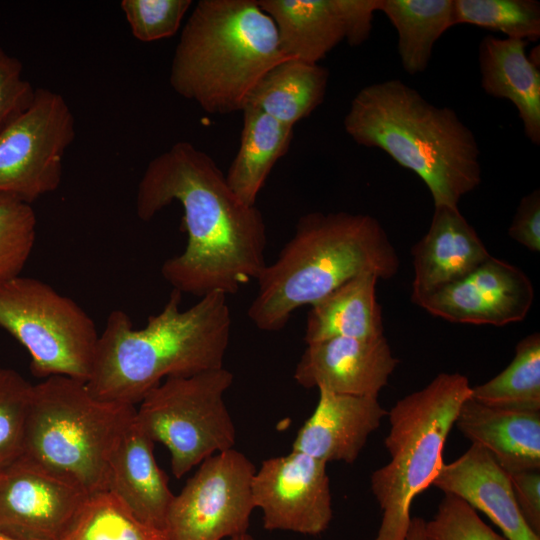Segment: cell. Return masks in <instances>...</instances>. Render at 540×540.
<instances>
[{"instance_id": "6da1fadb", "label": "cell", "mask_w": 540, "mask_h": 540, "mask_svg": "<svg viewBox=\"0 0 540 540\" xmlns=\"http://www.w3.org/2000/svg\"><path fill=\"white\" fill-rule=\"evenodd\" d=\"M178 202L185 250L164 261L163 278L180 293L203 297L235 294L266 266V224L261 211L245 204L204 151L178 141L147 165L137 188L136 213L151 220Z\"/></svg>"}, {"instance_id": "7402d4cb", "label": "cell", "mask_w": 540, "mask_h": 540, "mask_svg": "<svg viewBox=\"0 0 540 540\" xmlns=\"http://www.w3.org/2000/svg\"><path fill=\"white\" fill-rule=\"evenodd\" d=\"M529 43L485 36L479 43L481 86L493 97L512 102L526 137L540 144V70L526 53Z\"/></svg>"}, {"instance_id": "836d02e7", "label": "cell", "mask_w": 540, "mask_h": 540, "mask_svg": "<svg viewBox=\"0 0 540 540\" xmlns=\"http://www.w3.org/2000/svg\"><path fill=\"white\" fill-rule=\"evenodd\" d=\"M35 90L21 61L0 46V131L30 106Z\"/></svg>"}, {"instance_id": "3957f363", "label": "cell", "mask_w": 540, "mask_h": 540, "mask_svg": "<svg viewBox=\"0 0 540 540\" xmlns=\"http://www.w3.org/2000/svg\"><path fill=\"white\" fill-rule=\"evenodd\" d=\"M343 123L357 144L383 150L418 175L434 206L458 207L481 183L480 149L473 132L453 109L431 104L401 80L362 88Z\"/></svg>"}, {"instance_id": "7c38bea8", "label": "cell", "mask_w": 540, "mask_h": 540, "mask_svg": "<svg viewBox=\"0 0 540 540\" xmlns=\"http://www.w3.org/2000/svg\"><path fill=\"white\" fill-rule=\"evenodd\" d=\"M252 498L270 531L316 536L333 517L327 463L295 450L262 462L252 479Z\"/></svg>"}, {"instance_id": "d6a6232c", "label": "cell", "mask_w": 540, "mask_h": 540, "mask_svg": "<svg viewBox=\"0 0 540 540\" xmlns=\"http://www.w3.org/2000/svg\"><path fill=\"white\" fill-rule=\"evenodd\" d=\"M425 529L429 540H507L489 527L473 507L452 494L444 495Z\"/></svg>"}, {"instance_id": "4316f807", "label": "cell", "mask_w": 540, "mask_h": 540, "mask_svg": "<svg viewBox=\"0 0 540 540\" xmlns=\"http://www.w3.org/2000/svg\"><path fill=\"white\" fill-rule=\"evenodd\" d=\"M470 397L494 408L540 412V334L519 341L510 364L489 381L471 387Z\"/></svg>"}, {"instance_id": "4fadbf2b", "label": "cell", "mask_w": 540, "mask_h": 540, "mask_svg": "<svg viewBox=\"0 0 540 540\" xmlns=\"http://www.w3.org/2000/svg\"><path fill=\"white\" fill-rule=\"evenodd\" d=\"M88 494L19 456L0 470V532L23 540H62Z\"/></svg>"}, {"instance_id": "8d00e7d4", "label": "cell", "mask_w": 540, "mask_h": 540, "mask_svg": "<svg viewBox=\"0 0 540 540\" xmlns=\"http://www.w3.org/2000/svg\"><path fill=\"white\" fill-rule=\"evenodd\" d=\"M426 521L420 517L411 518L404 540H429L425 529Z\"/></svg>"}, {"instance_id": "f35d334b", "label": "cell", "mask_w": 540, "mask_h": 540, "mask_svg": "<svg viewBox=\"0 0 540 540\" xmlns=\"http://www.w3.org/2000/svg\"><path fill=\"white\" fill-rule=\"evenodd\" d=\"M0 540H23V539L14 538L0 532Z\"/></svg>"}, {"instance_id": "9a60e30c", "label": "cell", "mask_w": 540, "mask_h": 540, "mask_svg": "<svg viewBox=\"0 0 540 540\" xmlns=\"http://www.w3.org/2000/svg\"><path fill=\"white\" fill-rule=\"evenodd\" d=\"M274 21L282 51L318 63L341 41L365 42L380 0H257Z\"/></svg>"}, {"instance_id": "4dcf8cb0", "label": "cell", "mask_w": 540, "mask_h": 540, "mask_svg": "<svg viewBox=\"0 0 540 540\" xmlns=\"http://www.w3.org/2000/svg\"><path fill=\"white\" fill-rule=\"evenodd\" d=\"M32 391L19 372L0 366V470L22 454Z\"/></svg>"}, {"instance_id": "e0dca14e", "label": "cell", "mask_w": 540, "mask_h": 540, "mask_svg": "<svg viewBox=\"0 0 540 540\" xmlns=\"http://www.w3.org/2000/svg\"><path fill=\"white\" fill-rule=\"evenodd\" d=\"M387 414L378 397L319 389L316 408L299 429L292 450L327 464H353Z\"/></svg>"}, {"instance_id": "1f68e13d", "label": "cell", "mask_w": 540, "mask_h": 540, "mask_svg": "<svg viewBox=\"0 0 540 540\" xmlns=\"http://www.w3.org/2000/svg\"><path fill=\"white\" fill-rule=\"evenodd\" d=\"M191 5V0H122L120 3L131 33L141 42L175 35Z\"/></svg>"}, {"instance_id": "f1b7e54d", "label": "cell", "mask_w": 540, "mask_h": 540, "mask_svg": "<svg viewBox=\"0 0 540 540\" xmlns=\"http://www.w3.org/2000/svg\"><path fill=\"white\" fill-rule=\"evenodd\" d=\"M455 22L499 31L512 39L540 38V2L536 0H454Z\"/></svg>"}, {"instance_id": "603a6c76", "label": "cell", "mask_w": 540, "mask_h": 540, "mask_svg": "<svg viewBox=\"0 0 540 540\" xmlns=\"http://www.w3.org/2000/svg\"><path fill=\"white\" fill-rule=\"evenodd\" d=\"M378 277L365 273L352 278L310 306L304 341L336 337L373 339L384 336L382 308L377 300Z\"/></svg>"}, {"instance_id": "30bf717a", "label": "cell", "mask_w": 540, "mask_h": 540, "mask_svg": "<svg viewBox=\"0 0 540 540\" xmlns=\"http://www.w3.org/2000/svg\"><path fill=\"white\" fill-rule=\"evenodd\" d=\"M76 135L65 98L36 88L30 106L0 131V196L32 204L55 191Z\"/></svg>"}, {"instance_id": "8fae6325", "label": "cell", "mask_w": 540, "mask_h": 540, "mask_svg": "<svg viewBox=\"0 0 540 540\" xmlns=\"http://www.w3.org/2000/svg\"><path fill=\"white\" fill-rule=\"evenodd\" d=\"M170 505L166 540H225L246 533L255 509L254 464L232 448L207 457Z\"/></svg>"}, {"instance_id": "cb8c5ba5", "label": "cell", "mask_w": 540, "mask_h": 540, "mask_svg": "<svg viewBox=\"0 0 540 540\" xmlns=\"http://www.w3.org/2000/svg\"><path fill=\"white\" fill-rule=\"evenodd\" d=\"M328 80L327 68L289 58L265 73L250 93L246 106L294 127L323 102Z\"/></svg>"}, {"instance_id": "9c48e42d", "label": "cell", "mask_w": 540, "mask_h": 540, "mask_svg": "<svg viewBox=\"0 0 540 540\" xmlns=\"http://www.w3.org/2000/svg\"><path fill=\"white\" fill-rule=\"evenodd\" d=\"M232 383L225 367L168 377L139 403L136 419L154 442L167 447L176 478L234 448L236 429L224 400Z\"/></svg>"}, {"instance_id": "44dd1931", "label": "cell", "mask_w": 540, "mask_h": 540, "mask_svg": "<svg viewBox=\"0 0 540 540\" xmlns=\"http://www.w3.org/2000/svg\"><path fill=\"white\" fill-rule=\"evenodd\" d=\"M454 425L471 444L487 450L507 474L540 470V412L494 408L469 397Z\"/></svg>"}, {"instance_id": "484cf974", "label": "cell", "mask_w": 540, "mask_h": 540, "mask_svg": "<svg viewBox=\"0 0 540 540\" xmlns=\"http://www.w3.org/2000/svg\"><path fill=\"white\" fill-rule=\"evenodd\" d=\"M382 11L398 35V54L403 69L423 72L436 41L456 25L454 0H380Z\"/></svg>"}, {"instance_id": "5b68a950", "label": "cell", "mask_w": 540, "mask_h": 540, "mask_svg": "<svg viewBox=\"0 0 540 540\" xmlns=\"http://www.w3.org/2000/svg\"><path fill=\"white\" fill-rule=\"evenodd\" d=\"M257 0H200L182 29L169 82L210 114L242 111L259 80L289 59Z\"/></svg>"}, {"instance_id": "f546056e", "label": "cell", "mask_w": 540, "mask_h": 540, "mask_svg": "<svg viewBox=\"0 0 540 540\" xmlns=\"http://www.w3.org/2000/svg\"><path fill=\"white\" fill-rule=\"evenodd\" d=\"M31 204L0 196V284L20 276L36 240Z\"/></svg>"}, {"instance_id": "277c9868", "label": "cell", "mask_w": 540, "mask_h": 540, "mask_svg": "<svg viewBox=\"0 0 540 540\" xmlns=\"http://www.w3.org/2000/svg\"><path fill=\"white\" fill-rule=\"evenodd\" d=\"M400 260L380 222L367 214L309 212L277 258L258 276L248 317L267 332L283 329L292 313L365 273L390 279Z\"/></svg>"}, {"instance_id": "e575fe53", "label": "cell", "mask_w": 540, "mask_h": 540, "mask_svg": "<svg viewBox=\"0 0 540 540\" xmlns=\"http://www.w3.org/2000/svg\"><path fill=\"white\" fill-rule=\"evenodd\" d=\"M510 238L532 252L540 251V190L524 196L508 228Z\"/></svg>"}, {"instance_id": "d6986e66", "label": "cell", "mask_w": 540, "mask_h": 540, "mask_svg": "<svg viewBox=\"0 0 540 540\" xmlns=\"http://www.w3.org/2000/svg\"><path fill=\"white\" fill-rule=\"evenodd\" d=\"M432 486L483 512L507 540H540L520 513L509 474L484 448L471 444L456 460L444 463Z\"/></svg>"}, {"instance_id": "83f0119b", "label": "cell", "mask_w": 540, "mask_h": 540, "mask_svg": "<svg viewBox=\"0 0 540 540\" xmlns=\"http://www.w3.org/2000/svg\"><path fill=\"white\" fill-rule=\"evenodd\" d=\"M62 540H166L108 491L89 495Z\"/></svg>"}, {"instance_id": "ffe728a7", "label": "cell", "mask_w": 540, "mask_h": 540, "mask_svg": "<svg viewBox=\"0 0 540 540\" xmlns=\"http://www.w3.org/2000/svg\"><path fill=\"white\" fill-rule=\"evenodd\" d=\"M154 443L135 415L110 458L107 491L140 521L164 532L174 494L156 462Z\"/></svg>"}, {"instance_id": "7a4b0ae2", "label": "cell", "mask_w": 540, "mask_h": 540, "mask_svg": "<svg viewBox=\"0 0 540 540\" xmlns=\"http://www.w3.org/2000/svg\"><path fill=\"white\" fill-rule=\"evenodd\" d=\"M181 297L173 289L140 330L123 310L110 312L86 382L95 397L135 406L168 377L224 367L232 326L227 295L212 292L186 310Z\"/></svg>"}, {"instance_id": "2e32d148", "label": "cell", "mask_w": 540, "mask_h": 540, "mask_svg": "<svg viewBox=\"0 0 540 540\" xmlns=\"http://www.w3.org/2000/svg\"><path fill=\"white\" fill-rule=\"evenodd\" d=\"M398 363L385 336L336 337L307 344L293 377L304 388L378 397Z\"/></svg>"}, {"instance_id": "5bb4252c", "label": "cell", "mask_w": 540, "mask_h": 540, "mask_svg": "<svg viewBox=\"0 0 540 540\" xmlns=\"http://www.w3.org/2000/svg\"><path fill=\"white\" fill-rule=\"evenodd\" d=\"M534 288L518 267L490 256L464 277L414 303L452 323L505 326L530 311Z\"/></svg>"}, {"instance_id": "52a82bcc", "label": "cell", "mask_w": 540, "mask_h": 540, "mask_svg": "<svg viewBox=\"0 0 540 540\" xmlns=\"http://www.w3.org/2000/svg\"><path fill=\"white\" fill-rule=\"evenodd\" d=\"M471 396L465 375L440 373L424 388L399 399L387 416L384 445L389 462L370 479L382 512L373 540H404L413 499L432 485L443 449L462 404Z\"/></svg>"}, {"instance_id": "ba28073f", "label": "cell", "mask_w": 540, "mask_h": 540, "mask_svg": "<svg viewBox=\"0 0 540 540\" xmlns=\"http://www.w3.org/2000/svg\"><path fill=\"white\" fill-rule=\"evenodd\" d=\"M0 327L28 351L34 376L88 381L99 339L95 323L49 284L21 275L0 284Z\"/></svg>"}, {"instance_id": "ac0fdd59", "label": "cell", "mask_w": 540, "mask_h": 540, "mask_svg": "<svg viewBox=\"0 0 540 540\" xmlns=\"http://www.w3.org/2000/svg\"><path fill=\"white\" fill-rule=\"evenodd\" d=\"M490 256L458 207L434 206L428 231L412 248V302L464 277Z\"/></svg>"}, {"instance_id": "8992f818", "label": "cell", "mask_w": 540, "mask_h": 540, "mask_svg": "<svg viewBox=\"0 0 540 540\" xmlns=\"http://www.w3.org/2000/svg\"><path fill=\"white\" fill-rule=\"evenodd\" d=\"M136 409L95 397L86 382L45 378L33 385L21 456L88 495L107 491L110 458Z\"/></svg>"}, {"instance_id": "d590c367", "label": "cell", "mask_w": 540, "mask_h": 540, "mask_svg": "<svg viewBox=\"0 0 540 540\" xmlns=\"http://www.w3.org/2000/svg\"><path fill=\"white\" fill-rule=\"evenodd\" d=\"M517 506L529 528L540 536V470L509 475Z\"/></svg>"}, {"instance_id": "d4e9b609", "label": "cell", "mask_w": 540, "mask_h": 540, "mask_svg": "<svg viewBox=\"0 0 540 540\" xmlns=\"http://www.w3.org/2000/svg\"><path fill=\"white\" fill-rule=\"evenodd\" d=\"M242 113L240 146L225 177L235 194L254 206L273 166L288 151L294 127L249 106Z\"/></svg>"}, {"instance_id": "74e56055", "label": "cell", "mask_w": 540, "mask_h": 540, "mask_svg": "<svg viewBox=\"0 0 540 540\" xmlns=\"http://www.w3.org/2000/svg\"><path fill=\"white\" fill-rule=\"evenodd\" d=\"M225 540H255V538L251 534L246 532V533L236 535Z\"/></svg>"}]
</instances>
